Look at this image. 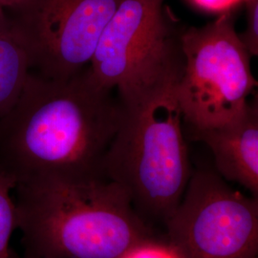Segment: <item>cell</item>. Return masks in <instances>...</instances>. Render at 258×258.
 <instances>
[{"instance_id":"cell-1","label":"cell","mask_w":258,"mask_h":258,"mask_svg":"<svg viewBox=\"0 0 258 258\" xmlns=\"http://www.w3.org/2000/svg\"><path fill=\"white\" fill-rule=\"evenodd\" d=\"M122 105L88 67L67 80L31 72L0 120V169L16 184L47 177L104 176ZM105 177V176H104Z\"/></svg>"},{"instance_id":"cell-2","label":"cell","mask_w":258,"mask_h":258,"mask_svg":"<svg viewBox=\"0 0 258 258\" xmlns=\"http://www.w3.org/2000/svg\"><path fill=\"white\" fill-rule=\"evenodd\" d=\"M25 255L121 258L154 238L120 184L104 176L47 177L16 184Z\"/></svg>"},{"instance_id":"cell-3","label":"cell","mask_w":258,"mask_h":258,"mask_svg":"<svg viewBox=\"0 0 258 258\" xmlns=\"http://www.w3.org/2000/svg\"><path fill=\"white\" fill-rule=\"evenodd\" d=\"M175 84L121 104L120 124L103 160L104 176L120 184L139 215L164 225L192 173Z\"/></svg>"},{"instance_id":"cell-4","label":"cell","mask_w":258,"mask_h":258,"mask_svg":"<svg viewBox=\"0 0 258 258\" xmlns=\"http://www.w3.org/2000/svg\"><path fill=\"white\" fill-rule=\"evenodd\" d=\"M165 0H120L102 31L88 70L120 103L141 102L180 79L181 35L167 19Z\"/></svg>"},{"instance_id":"cell-5","label":"cell","mask_w":258,"mask_h":258,"mask_svg":"<svg viewBox=\"0 0 258 258\" xmlns=\"http://www.w3.org/2000/svg\"><path fill=\"white\" fill-rule=\"evenodd\" d=\"M183 72L174 86L183 121L189 129L219 126L245 109L257 82L231 11L181 35Z\"/></svg>"},{"instance_id":"cell-6","label":"cell","mask_w":258,"mask_h":258,"mask_svg":"<svg viewBox=\"0 0 258 258\" xmlns=\"http://www.w3.org/2000/svg\"><path fill=\"white\" fill-rule=\"evenodd\" d=\"M165 226L181 258L257 256L258 197L232 188L212 169L191 173Z\"/></svg>"},{"instance_id":"cell-7","label":"cell","mask_w":258,"mask_h":258,"mask_svg":"<svg viewBox=\"0 0 258 258\" xmlns=\"http://www.w3.org/2000/svg\"><path fill=\"white\" fill-rule=\"evenodd\" d=\"M120 0H26L6 10L26 50L31 72L67 80L91 62Z\"/></svg>"},{"instance_id":"cell-8","label":"cell","mask_w":258,"mask_h":258,"mask_svg":"<svg viewBox=\"0 0 258 258\" xmlns=\"http://www.w3.org/2000/svg\"><path fill=\"white\" fill-rule=\"evenodd\" d=\"M195 141L212 150L215 171L227 182L240 184L258 197V104L249 101L245 109L219 126L189 129Z\"/></svg>"},{"instance_id":"cell-9","label":"cell","mask_w":258,"mask_h":258,"mask_svg":"<svg viewBox=\"0 0 258 258\" xmlns=\"http://www.w3.org/2000/svg\"><path fill=\"white\" fill-rule=\"evenodd\" d=\"M30 71L19 34L6 10L0 8V120L18 101Z\"/></svg>"},{"instance_id":"cell-10","label":"cell","mask_w":258,"mask_h":258,"mask_svg":"<svg viewBox=\"0 0 258 258\" xmlns=\"http://www.w3.org/2000/svg\"><path fill=\"white\" fill-rule=\"evenodd\" d=\"M16 182L0 169V258H9L12 254L10 241L17 229L14 188Z\"/></svg>"},{"instance_id":"cell-11","label":"cell","mask_w":258,"mask_h":258,"mask_svg":"<svg viewBox=\"0 0 258 258\" xmlns=\"http://www.w3.org/2000/svg\"><path fill=\"white\" fill-rule=\"evenodd\" d=\"M247 24L240 39L251 57L258 55V0H245Z\"/></svg>"},{"instance_id":"cell-12","label":"cell","mask_w":258,"mask_h":258,"mask_svg":"<svg viewBox=\"0 0 258 258\" xmlns=\"http://www.w3.org/2000/svg\"><path fill=\"white\" fill-rule=\"evenodd\" d=\"M121 258H181L167 242L147 240L130 249Z\"/></svg>"},{"instance_id":"cell-13","label":"cell","mask_w":258,"mask_h":258,"mask_svg":"<svg viewBox=\"0 0 258 258\" xmlns=\"http://www.w3.org/2000/svg\"><path fill=\"white\" fill-rule=\"evenodd\" d=\"M198 8L210 13H225L244 2L245 0H190Z\"/></svg>"},{"instance_id":"cell-14","label":"cell","mask_w":258,"mask_h":258,"mask_svg":"<svg viewBox=\"0 0 258 258\" xmlns=\"http://www.w3.org/2000/svg\"><path fill=\"white\" fill-rule=\"evenodd\" d=\"M26 0H0V8L4 10H12L18 8Z\"/></svg>"},{"instance_id":"cell-15","label":"cell","mask_w":258,"mask_h":258,"mask_svg":"<svg viewBox=\"0 0 258 258\" xmlns=\"http://www.w3.org/2000/svg\"><path fill=\"white\" fill-rule=\"evenodd\" d=\"M9 258H37V257H32V256H27V255H25L24 257H19V256H17V255H15L13 252H12V254H11V256Z\"/></svg>"},{"instance_id":"cell-16","label":"cell","mask_w":258,"mask_h":258,"mask_svg":"<svg viewBox=\"0 0 258 258\" xmlns=\"http://www.w3.org/2000/svg\"><path fill=\"white\" fill-rule=\"evenodd\" d=\"M252 258H258L257 256H256V257H252Z\"/></svg>"}]
</instances>
